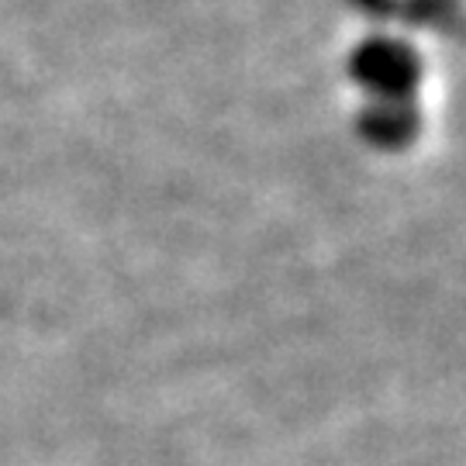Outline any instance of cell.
I'll return each instance as SVG.
<instances>
[{
  "label": "cell",
  "instance_id": "cell-2",
  "mask_svg": "<svg viewBox=\"0 0 466 466\" xmlns=\"http://www.w3.org/2000/svg\"><path fill=\"white\" fill-rule=\"evenodd\" d=\"M421 128V115L415 107V97H383L370 100L360 111V135L373 149L398 152L415 142Z\"/></svg>",
  "mask_w": 466,
  "mask_h": 466
},
{
  "label": "cell",
  "instance_id": "cell-1",
  "mask_svg": "<svg viewBox=\"0 0 466 466\" xmlns=\"http://www.w3.org/2000/svg\"><path fill=\"white\" fill-rule=\"evenodd\" d=\"M350 76L370 100L415 97L421 80V59L408 42L398 38H367L350 56Z\"/></svg>",
  "mask_w": 466,
  "mask_h": 466
}]
</instances>
